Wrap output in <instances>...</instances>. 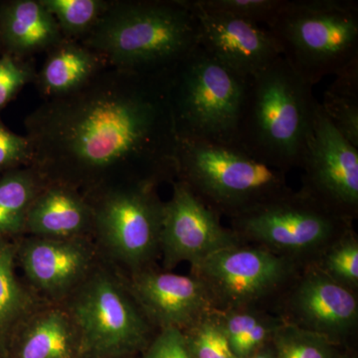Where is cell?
Listing matches in <instances>:
<instances>
[{"mask_svg":"<svg viewBox=\"0 0 358 358\" xmlns=\"http://www.w3.org/2000/svg\"><path fill=\"white\" fill-rule=\"evenodd\" d=\"M194 277L210 294L231 308L259 300L274 289L287 275V264L265 249L233 245L192 265Z\"/></svg>","mask_w":358,"mask_h":358,"instance_id":"obj_13","label":"cell"},{"mask_svg":"<svg viewBox=\"0 0 358 358\" xmlns=\"http://www.w3.org/2000/svg\"><path fill=\"white\" fill-rule=\"evenodd\" d=\"M293 305L303 327L331 339L345 334L357 324L355 294L326 273L308 275L296 289Z\"/></svg>","mask_w":358,"mask_h":358,"instance_id":"obj_18","label":"cell"},{"mask_svg":"<svg viewBox=\"0 0 358 358\" xmlns=\"http://www.w3.org/2000/svg\"><path fill=\"white\" fill-rule=\"evenodd\" d=\"M249 81L197 46L169 75L178 140L238 147Z\"/></svg>","mask_w":358,"mask_h":358,"instance_id":"obj_5","label":"cell"},{"mask_svg":"<svg viewBox=\"0 0 358 358\" xmlns=\"http://www.w3.org/2000/svg\"><path fill=\"white\" fill-rule=\"evenodd\" d=\"M46 183L32 166L3 173L0 178V238L24 236L28 212Z\"/></svg>","mask_w":358,"mask_h":358,"instance_id":"obj_22","label":"cell"},{"mask_svg":"<svg viewBox=\"0 0 358 358\" xmlns=\"http://www.w3.org/2000/svg\"><path fill=\"white\" fill-rule=\"evenodd\" d=\"M326 274L334 281L357 286L358 282V244L352 238L334 247L326 259Z\"/></svg>","mask_w":358,"mask_h":358,"instance_id":"obj_30","label":"cell"},{"mask_svg":"<svg viewBox=\"0 0 358 358\" xmlns=\"http://www.w3.org/2000/svg\"><path fill=\"white\" fill-rule=\"evenodd\" d=\"M183 333L192 358H237L216 313L200 320Z\"/></svg>","mask_w":358,"mask_h":358,"instance_id":"obj_27","label":"cell"},{"mask_svg":"<svg viewBox=\"0 0 358 358\" xmlns=\"http://www.w3.org/2000/svg\"><path fill=\"white\" fill-rule=\"evenodd\" d=\"M64 38L57 21L40 0H13L0 6V45L14 57L48 52Z\"/></svg>","mask_w":358,"mask_h":358,"instance_id":"obj_19","label":"cell"},{"mask_svg":"<svg viewBox=\"0 0 358 358\" xmlns=\"http://www.w3.org/2000/svg\"><path fill=\"white\" fill-rule=\"evenodd\" d=\"M57 21L64 38L81 41L109 6L110 0H40Z\"/></svg>","mask_w":358,"mask_h":358,"instance_id":"obj_25","label":"cell"},{"mask_svg":"<svg viewBox=\"0 0 358 358\" xmlns=\"http://www.w3.org/2000/svg\"><path fill=\"white\" fill-rule=\"evenodd\" d=\"M169 75L108 66L69 95L44 100L25 120L31 166L85 196L176 176Z\"/></svg>","mask_w":358,"mask_h":358,"instance_id":"obj_1","label":"cell"},{"mask_svg":"<svg viewBox=\"0 0 358 358\" xmlns=\"http://www.w3.org/2000/svg\"><path fill=\"white\" fill-rule=\"evenodd\" d=\"M37 71L24 59L4 53L0 57V110L15 98L25 85L34 83Z\"/></svg>","mask_w":358,"mask_h":358,"instance_id":"obj_29","label":"cell"},{"mask_svg":"<svg viewBox=\"0 0 358 358\" xmlns=\"http://www.w3.org/2000/svg\"><path fill=\"white\" fill-rule=\"evenodd\" d=\"M199 25V46L226 68L250 80L282 57L268 28L225 14L200 10L186 0Z\"/></svg>","mask_w":358,"mask_h":358,"instance_id":"obj_14","label":"cell"},{"mask_svg":"<svg viewBox=\"0 0 358 358\" xmlns=\"http://www.w3.org/2000/svg\"><path fill=\"white\" fill-rule=\"evenodd\" d=\"M320 106L338 133L358 148V61L334 75Z\"/></svg>","mask_w":358,"mask_h":358,"instance_id":"obj_23","label":"cell"},{"mask_svg":"<svg viewBox=\"0 0 358 358\" xmlns=\"http://www.w3.org/2000/svg\"><path fill=\"white\" fill-rule=\"evenodd\" d=\"M237 243L236 235L221 225L214 209L183 181L173 182L171 199L164 203L160 228L159 251L166 268L181 262L194 265Z\"/></svg>","mask_w":358,"mask_h":358,"instance_id":"obj_12","label":"cell"},{"mask_svg":"<svg viewBox=\"0 0 358 358\" xmlns=\"http://www.w3.org/2000/svg\"><path fill=\"white\" fill-rule=\"evenodd\" d=\"M216 315L237 358L248 357L268 345L279 327L257 313L236 308Z\"/></svg>","mask_w":358,"mask_h":358,"instance_id":"obj_24","label":"cell"},{"mask_svg":"<svg viewBox=\"0 0 358 358\" xmlns=\"http://www.w3.org/2000/svg\"><path fill=\"white\" fill-rule=\"evenodd\" d=\"M306 173L303 192L343 217L358 204V148L334 128L320 103L301 159Z\"/></svg>","mask_w":358,"mask_h":358,"instance_id":"obj_10","label":"cell"},{"mask_svg":"<svg viewBox=\"0 0 358 358\" xmlns=\"http://www.w3.org/2000/svg\"><path fill=\"white\" fill-rule=\"evenodd\" d=\"M81 343L83 358H124L145 350L150 322L126 279L102 261L63 303Z\"/></svg>","mask_w":358,"mask_h":358,"instance_id":"obj_7","label":"cell"},{"mask_svg":"<svg viewBox=\"0 0 358 358\" xmlns=\"http://www.w3.org/2000/svg\"><path fill=\"white\" fill-rule=\"evenodd\" d=\"M190 3L207 13L225 14L268 25L275 17L284 0H189Z\"/></svg>","mask_w":358,"mask_h":358,"instance_id":"obj_28","label":"cell"},{"mask_svg":"<svg viewBox=\"0 0 358 358\" xmlns=\"http://www.w3.org/2000/svg\"><path fill=\"white\" fill-rule=\"evenodd\" d=\"M108 67L96 52L78 40L63 38L46 52L34 84L45 100L69 95Z\"/></svg>","mask_w":358,"mask_h":358,"instance_id":"obj_20","label":"cell"},{"mask_svg":"<svg viewBox=\"0 0 358 358\" xmlns=\"http://www.w3.org/2000/svg\"><path fill=\"white\" fill-rule=\"evenodd\" d=\"M143 358H192L185 334L178 327H164L148 343Z\"/></svg>","mask_w":358,"mask_h":358,"instance_id":"obj_32","label":"cell"},{"mask_svg":"<svg viewBox=\"0 0 358 358\" xmlns=\"http://www.w3.org/2000/svg\"><path fill=\"white\" fill-rule=\"evenodd\" d=\"M93 207L83 193L64 183L47 182L28 212L24 235L93 238Z\"/></svg>","mask_w":358,"mask_h":358,"instance_id":"obj_16","label":"cell"},{"mask_svg":"<svg viewBox=\"0 0 358 358\" xmlns=\"http://www.w3.org/2000/svg\"><path fill=\"white\" fill-rule=\"evenodd\" d=\"M150 324L185 331L213 313V300L196 277L143 268L124 278Z\"/></svg>","mask_w":358,"mask_h":358,"instance_id":"obj_15","label":"cell"},{"mask_svg":"<svg viewBox=\"0 0 358 358\" xmlns=\"http://www.w3.org/2000/svg\"><path fill=\"white\" fill-rule=\"evenodd\" d=\"M241 358H275L272 343H268V345H264L260 350L252 353L248 357Z\"/></svg>","mask_w":358,"mask_h":358,"instance_id":"obj_33","label":"cell"},{"mask_svg":"<svg viewBox=\"0 0 358 358\" xmlns=\"http://www.w3.org/2000/svg\"><path fill=\"white\" fill-rule=\"evenodd\" d=\"M32 150L28 138L13 133L0 120V171L31 166Z\"/></svg>","mask_w":358,"mask_h":358,"instance_id":"obj_31","label":"cell"},{"mask_svg":"<svg viewBox=\"0 0 358 358\" xmlns=\"http://www.w3.org/2000/svg\"><path fill=\"white\" fill-rule=\"evenodd\" d=\"M176 176L212 209L235 217L289 192L282 171L235 145L178 140Z\"/></svg>","mask_w":358,"mask_h":358,"instance_id":"obj_6","label":"cell"},{"mask_svg":"<svg viewBox=\"0 0 358 358\" xmlns=\"http://www.w3.org/2000/svg\"><path fill=\"white\" fill-rule=\"evenodd\" d=\"M18 239L0 238V358H6L16 329L47 303L16 273Z\"/></svg>","mask_w":358,"mask_h":358,"instance_id":"obj_21","label":"cell"},{"mask_svg":"<svg viewBox=\"0 0 358 358\" xmlns=\"http://www.w3.org/2000/svg\"><path fill=\"white\" fill-rule=\"evenodd\" d=\"M343 358H352V357H343Z\"/></svg>","mask_w":358,"mask_h":358,"instance_id":"obj_34","label":"cell"},{"mask_svg":"<svg viewBox=\"0 0 358 358\" xmlns=\"http://www.w3.org/2000/svg\"><path fill=\"white\" fill-rule=\"evenodd\" d=\"M319 103L313 86L278 58L250 79L238 148L284 173L301 166Z\"/></svg>","mask_w":358,"mask_h":358,"instance_id":"obj_3","label":"cell"},{"mask_svg":"<svg viewBox=\"0 0 358 358\" xmlns=\"http://www.w3.org/2000/svg\"><path fill=\"white\" fill-rule=\"evenodd\" d=\"M275 358H336L331 339L294 324H282L272 339Z\"/></svg>","mask_w":358,"mask_h":358,"instance_id":"obj_26","label":"cell"},{"mask_svg":"<svg viewBox=\"0 0 358 358\" xmlns=\"http://www.w3.org/2000/svg\"><path fill=\"white\" fill-rule=\"evenodd\" d=\"M101 261L102 256L93 238L18 239L17 264L25 282L49 303H64Z\"/></svg>","mask_w":358,"mask_h":358,"instance_id":"obj_11","label":"cell"},{"mask_svg":"<svg viewBox=\"0 0 358 358\" xmlns=\"http://www.w3.org/2000/svg\"><path fill=\"white\" fill-rule=\"evenodd\" d=\"M345 219L306 192H288L237 216L235 226L246 236L275 248L305 250L331 239Z\"/></svg>","mask_w":358,"mask_h":358,"instance_id":"obj_9","label":"cell"},{"mask_svg":"<svg viewBox=\"0 0 358 358\" xmlns=\"http://www.w3.org/2000/svg\"><path fill=\"white\" fill-rule=\"evenodd\" d=\"M6 358H83L65 306L47 301L31 313L14 333Z\"/></svg>","mask_w":358,"mask_h":358,"instance_id":"obj_17","label":"cell"},{"mask_svg":"<svg viewBox=\"0 0 358 358\" xmlns=\"http://www.w3.org/2000/svg\"><path fill=\"white\" fill-rule=\"evenodd\" d=\"M81 42L109 67L169 74L199 46V25L186 0H110Z\"/></svg>","mask_w":358,"mask_h":358,"instance_id":"obj_2","label":"cell"},{"mask_svg":"<svg viewBox=\"0 0 358 358\" xmlns=\"http://www.w3.org/2000/svg\"><path fill=\"white\" fill-rule=\"evenodd\" d=\"M86 197L93 207V239L101 256L131 272L147 268L159 251L164 210L155 186L119 185Z\"/></svg>","mask_w":358,"mask_h":358,"instance_id":"obj_8","label":"cell"},{"mask_svg":"<svg viewBox=\"0 0 358 358\" xmlns=\"http://www.w3.org/2000/svg\"><path fill=\"white\" fill-rule=\"evenodd\" d=\"M267 28L282 57L310 86L358 61L353 0H284Z\"/></svg>","mask_w":358,"mask_h":358,"instance_id":"obj_4","label":"cell"}]
</instances>
